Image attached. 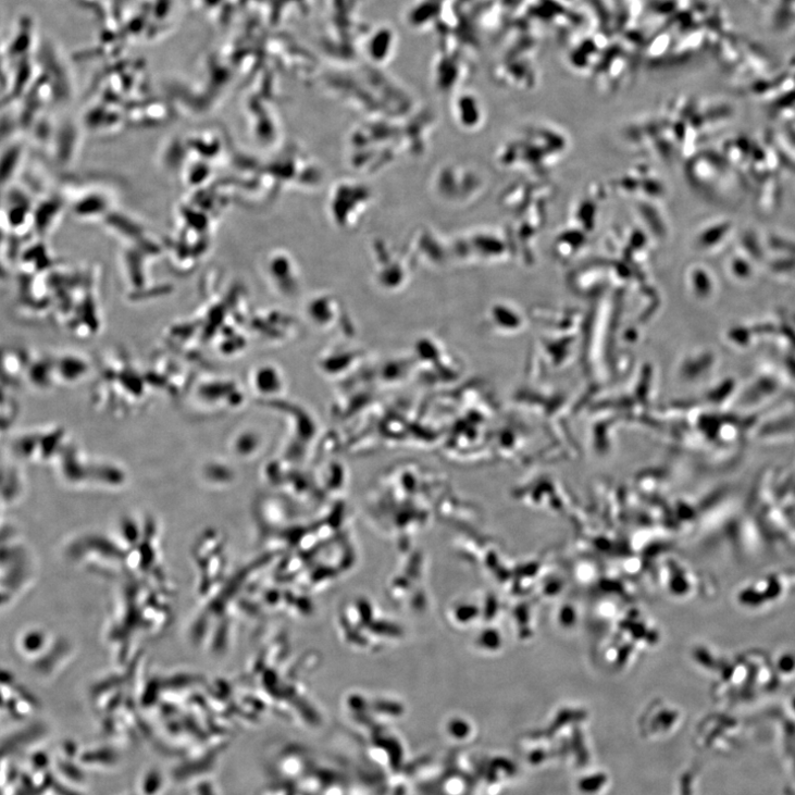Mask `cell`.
Masks as SVG:
<instances>
[{"label": "cell", "instance_id": "1", "mask_svg": "<svg viewBox=\"0 0 795 795\" xmlns=\"http://www.w3.org/2000/svg\"><path fill=\"white\" fill-rule=\"evenodd\" d=\"M784 795H795V781L785 787Z\"/></svg>", "mask_w": 795, "mask_h": 795}]
</instances>
